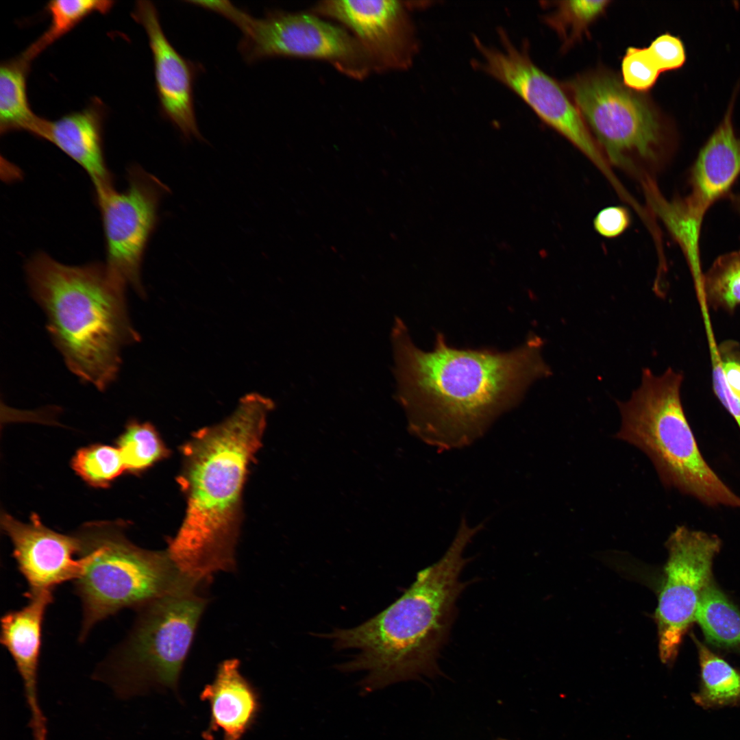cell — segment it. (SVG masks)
<instances>
[{"instance_id": "83f0119b", "label": "cell", "mask_w": 740, "mask_h": 740, "mask_svg": "<svg viewBox=\"0 0 740 740\" xmlns=\"http://www.w3.org/2000/svg\"><path fill=\"white\" fill-rule=\"evenodd\" d=\"M71 467L84 482L95 488L109 487L126 471L119 449L99 443L77 450Z\"/></svg>"}, {"instance_id": "5b68a950", "label": "cell", "mask_w": 740, "mask_h": 740, "mask_svg": "<svg viewBox=\"0 0 740 740\" xmlns=\"http://www.w3.org/2000/svg\"><path fill=\"white\" fill-rule=\"evenodd\" d=\"M682 373L670 367L659 375L643 369L641 384L630 398L617 402L621 424L615 438L644 452L665 486L709 506L740 508V497L700 451L682 404Z\"/></svg>"}, {"instance_id": "7a4b0ae2", "label": "cell", "mask_w": 740, "mask_h": 740, "mask_svg": "<svg viewBox=\"0 0 740 740\" xmlns=\"http://www.w3.org/2000/svg\"><path fill=\"white\" fill-rule=\"evenodd\" d=\"M273 408L269 397L247 394L230 416L197 430L182 446L178 483L186 513L166 551L197 584L235 569L243 490Z\"/></svg>"}, {"instance_id": "d6986e66", "label": "cell", "mask_w": 740, "mask_h": 740, "mask_svg": "<svg viewBox=\"0 0 740 740\" xmlns=\"http://www.w3.org/2000/svg\"><path fill=\"white\" fill-rule=\"evenodd\" d=\"M237 659L219 665L215 678L206 685L201 698L209 702L208 732L220 730L223 740H240L251 727L259 709L256 692L240 672Z\"/></svg>"}, {"instance_id": "d4e9b609", "label": "cell", "mask_w": 740, "mask_h": 740, "mask_svg": "<svg viewBox=\"0 0 740 740\" xmlns=\"http://www.w3.org/2000/svg\"><path fill=\"white\" fill-rule=\"evenodd\" d=\"M700 305L731 314L740 305V250L717 258L704 273Z\"/></svg>"}, {"instance_id": "8992f818", "label": "cell", "mask_w": 740, "mask_h": 740, "mask_svg": "<svg viewBox=\"0 0 740 740\" xmlns=\"http://www.w3.org/2000/svg\"><path fill=\"white\" fill-rule=\"evenodd\" d=\"M123 521L84 524L75 534L84 571L75 580L82 606L79 640L101 620L127 608H140L162 597L196 590L166 550L138 547L126 536Z\"/></svg>"}, {"instance_id": "836d02e7", "label": "cell", "mask_w": 740, "mask_h": 740, "mask_svg": "<svg viewBox=\"0 0 740 740\" xmlns=\"http://www.w3.org/2000/svg\"><path fill=\"white\" fill-rule=\"evenodd\" d=\"M495 740H509V739H495Z\"/></svg>"}, {"instance_id": "277c9868", "label": "cell", "mask_w": 740, "mask_h": 740, "mask_svg": "<svg viewBox=\"0 0 740 740\" xmlns=\"http://www.w3.org/2000/svg\"><path fill=\"white\" fill-rule=\"evenodd\" d=\"M53 344L82 381L104 391L121 367L122 349L140 341L127 311L125 287L106 264H62L45 253L25 267Z\"/></svg>"}, {"instance_id": "6da1fadb", "label": "cell", "mask_w": 740, "mask_h": 740, "mask_svg": "<svg viewBox=\"0 0 740 740\" xmlns=\"http://www.w3.org/2000/svg\"><path fill=\"white\" fill-rule=\"evenodd\" d=\"M395 398L411 434L439 450L466 447L517 406L536 380L552 374L543 340L530 334L508 351L458 349L436 334L433 349L418 348L404 321L391 332Z\"/></svg>"}, {"instance_id": "3957f363", "label": "cell", "mask_w": 740, "mask_h": 740, "mask_svg": "<svg viewBox=\"0 0 740 740\" xmlns=\"http://www.w3.org/2000/svg\"><path fill=\"white\" fill-rule=\"evenodd\" d=\"M483 526L471 528L463 517L443 556L419 571L398 599L364 623L326 636L338 650L357 651L340 669L365 671V691L439 674L438 659L456 615L457 600L471 583L460 580L470 560L463 553Z\"/></svg>"}, {"instance_id": "4fadbf2b", "label": "cell", "mask_w": 740, "mask_h": 740, "mask_svg": "<svg viewBox=\"0 0 740 740\" xmlns=\"http://www.w3.org/2000/svg\"><path fill=\"white\" fill-rule=\"evenodd\" d=\"M406 2L395 0H328L312 12L340 23L367 54L373 71L404 70L418 50L415 27Z\"/></svg>"}, {"instance_id": "9a60e30c", "label": "cell", "mask_w": 740, "mask_h": 740, "mask_svg": "<svg viewBox=\"0 0 740 740\" xmlns=\"http://www.w3.org/2000/svg\"><path fill=\"white\" fill-rule=\"evenodd\" d=\"M132 18L145 30L152 53L160 111L186 139H201L195 117L193 85L197 66L173 47L164 33L158 10L138 1Z\"/></svg>"}, {"instance_id": "cb8c5ba5", "label": "cell", "mask_w": 740, "mask_h": 740, "mask_svg": "<svg viewBox=\"0 0 740 740\" xmlns=\"http://www.w3.org/2000/svg\"><path fill=\"white\" fill-rule=\"evenodd\" d=\"M114 3L110 0H53L48 2L46 11L50 16L49 26L21 54L32 62L85 18L95 12L107 13Z\"/></svg>"}, {"instance_id": "4dcf8cb0", "label": "cell", "mask_w": 740, "mask_h": 740, "mask_svg": "<svg viewBox=\"0 0 740 740\" xmlns=\"http://www.w3.org/2000/svg\"><path fill=\"white\" fill-rule=\"evenodd\" d=\"M647 48L661 73L679 69L686 62L682 41L669 33L658 36Z\"/></svg>"}, {"instance_id": "e0dca14e", "label": "cell", "mask_w": 740, "mask_h": 740, "mask_svg": "<svg viewBox=\"0 0 740 740\" xmlns=\"http://www.w3.org/2000/svg\"><path fill=\"white\" fill-rule=\"evenodd\" d=\"M26 597L29 601L25 606L2 617L0 641L12 656L23 680L33 740H47V720L38 695V674L44 616L53 595V591H42Z\"/></svg>"}, {"instance_id": "44dd1931", "label": "cell", "mask_w": 740, "mask_h": 740, "mask_svg": "<svg viewBox=\"0 0 740 740\" xmlns=\"http://www.w3.org/2000/svg\"><path fill=\"white\" fill-rule=\"evenodd\" d=\"M641 184L649 208L682 249L695 288L700 289L704 276L700 250L702 221L691 214L681 197L667 199L659 190L655 181H648Z\"/></svg>"}, {"instance_id": "f546056e", "label": "cell", "mask_w": 740, "mask_h": 740, "mask_svg": "<svg viewBox=\"0 0 740 740\" xmlns=\"http://www.w3.org/2000/svg\"><path fill=\"white\" fill-rule=\"evenodd\" d=\"M711 363L719 367L729 390L740 398V347L733 341L708 345Z\"/></svg>"}, {"instance_id": "d6a6232c", "label": "cell", "mask_w": 740, "mask_h": 740, "mask_svg": "<svg viewBox=\"0 0 740 740\" xmlns=\"http://www.w3.org/2000/svg\"><path fill=\"white\" fill-rule=\"evenodd\" d=\"M728 199L729 200L732 208L739 214H740V194L731 193Z\"/></svg>"}, {"instance_id": "5bb4252c", "label": "cell", "mask_w": 740, "mask_h": 740, "mask_svg": "<svg viewBox=\"0 0 740 740\" xmlns=\"http://www.w3.org/2000/svg\"><path fill=\"white\" fill-rule=\"evenodd\" d=\"M1 526L12 543V555L27 582L26 595L53 591L59 584L75 581L82 574L84 565L75 534L52 530L34 513L24 523L3 511Z\"/></svg>"}, {"instance_id": "484cf974", "label": "cell", "mask_w": 740, "mask_h": 740, "mask_svg": "<svg viewBox=\"0 0 740 740\" xmlns=\"http://www.w3.org/2000/svg\"><path fill=\"white\" fill-rule=\"evenodd\" d=\"M126 472L138 474L170 454L156 428L149 422L129 421L116 441Z\"/></svg>"}, {"instance_id": "ffe728a7", "label": "cell", "mask_w": 740, "mask_h": 740, "mask_svg": "<svg viewBox=\"0 0 740 740\" xmlns=\"http://www.w3.org/2000/svg\"><path fill=\"white\" fill-rule=\"evenodd\" d=\"M31 62L22 54L0 66V132L25 131L43 138L49 120L36 116L28 101L27 78Z\"/></svg>"}, {"instance_id": "603a6c76", "label": "cell", "mask_w": 740, "mask_h": 740, "mask_svg": "<svg viewBox=\"0 0 740 740\" xmlns=\"http://www.w3.org/2000/svg\"><path fill=\"white\" fill-rule=\"evenodd\" d=\"M691 636L700 669L699 689L692 696L695 703L706 709L740 706V671L693 633Z\"/></svg>"}, {"instance_id": "30bf717a", "label": "cell", "mask_w": 740, "mask_h": 740, "mask_svg": "<svg viewBox=\"0 0 740 740\" xmlns=\"http://www.w3.org/2000/svg\"><path fill=\"white\" fill-rule=\"evenodd\" d=\"M499 33V48L474 39L480 54L476 66L518 95L542 121L589 159L615 188L619 186L610 164L563 87L534 63L527 47L515 45L504 30Z\"/></svg>"}, {"instance_id": "9c48e42d", "label": "cell", "mask_w": 740, "mask_h": 740, "mask_svg": "<svg viewBox=\"0 0 740 740\" xmlns=\"http://www.w3.org/2000/svg\"><path fill=\"white\" fill-rule=\"evenodd\" d=\"M241 32L238 51L247 63L276 57L317 59L347 77L362 79L373 71L365 51L345 27L310 12L271 10L255 18L227 1H201Z\"/></svg>"}, {"instance_id": "7c38bea8", "label": "cell", "mask_w": 740, "mask_h": 740, "mask_svg": "<svg viewBox=\"0 0 740 740\" xmlns=\"http://www.w3.org/2000/svg\"><path fill=\"white\" fill-rule=\"evenodd\" d=\"M127 187L96 193L103 227L108 269L145 298L140 270L144 253L158 220V208L169 188L134 165L127 171Z\"/></svg>"}, {"instance_id": "52a82bcc", "label": "cell", "mask_w": 740, "mask_h": 740, "mask_svg": "<svg viewBox=\"0 0 740 740\" xmlns=\"http://www.w3.org/2000/svg\"><path fill=\"white\" fill-rule=\"evenodd\" d=\"M565 87L610 165L641 183L654 180L674 153L676 136L651 101L605 70L578 75Z\"/></svg>"}, {"instance_id": "ba28073f", "label": "cell", "mask_w": 740, "mask_h": 740, "mask_svg": "<svg viewBox=\"0 0 740 740\" xmlns=\"http://www.w3.org/2000/svg\"><path fill=\"white\" fill-rule=\"evenodd\" d=\"M207 600L196 590L168 595L140 608L130 634L106 663L121 698L152 686L174 688Z\"/></svg>"}, {"instance_id": "ac0fdd59", "label": "cell", "mask_w": 740, "mask_h": 740, "mask_svg": "<svg viewBox=\"0 0 740 740\" xmlns=\"http://www.w3.org/2000/svg\"><path fill=\"white\" fill-rule=\"evenodd\" d=\"M104 106L95 99L84 109L49 121L43 139L77 162L90 177L95 193L114 187L103 146Z\"/></svg>"}, {"instance_id": "1f68e13d", "label": "cell", "mask_w": 740, "mask_h": 740, "mask_svg": "<svg viewBox=\"0 0 740 740\" xmlns=\"http://www.w3.org/2000/svg\"><path fill=\"white\" fill-rule=\"evenodd\" d=\"M593 223L595 230L600 236L614 238L621 236L630 227L631 215L624 206H608L598 212Z\"/></svg>"}, {"instance_id": "7402d4cb", "label": "cell", "mask_w": 740, "mask_h": 740, "mask_svg": "<svg viewBox=\"0 0 740 740\" xmlns=\"http://www.w3.org/2000/svg\"><path fill=\"white\" fill-rule=\"evenodd\" d=\"M695 622L706 644L740 656V609L714 578L704 589Z\"/></svg>"}, {"instance_id": "2e32d148", "label": "cell", "mask_w": 740, "mask_h": 740, "mask_svg": "<svg viewBox=\"0 0 740 740\" xmlns=\"http://www.w3.org/2000/svg\"><path fill=\"white\" fill-rule=\"evenodd\" d=\"M737 85L724 116L700 149L688 174L689 193L682 197L690 212L702 220L710 208L728 198L740 176V137L733 124Z\"/></svg>"}, {"instance_id": "8fae6325", "label": "cell", "mask_w": 740, "mask_h": 740, "mask_svg": "<svg viewBox=\"0 0 740 740\" xmlns=\"http://www.w3.org/2000/svg\"><path fill=\"white\" fill-rule=\"evenodd\" d=\"M667 558L658 595L654 619L658 655L672 665L682 639L695 621L704 589L714 578L713 563L722 547L713 534L678 526L665 542Z\"/></svg>"}, {"instance_id": "4316f807", "label": "cell", "mask_w": 740, "mask_h": 740, "mask_svg": "<svg viewBox=\"0 0 740 740\" xmlns=\"http://www.w3.org/2000/svg\"><path fill=\"white\" fill-rule=\"evenodd\" d=\"M609 1H561L553 3L554 10L544 21L559 36L563 49H567L588 33L590 25L601 16Z\"/></svg>"}, {"instance_id": "f1b7e54d", "label": "cell", "mask_w": 740, "mask_h": 740, "mask_svg": "<svg viewBox=\"0 0 740 740\" xmlns=\"http://www.w3.org/2000/svg\"><path fill=\"white\" fill-rule=\"evenodd\" d=\"M661 73L648 48L628 47L621 61L622 82L639 92L650 90Z\"/></svg>"}]
</instances>
